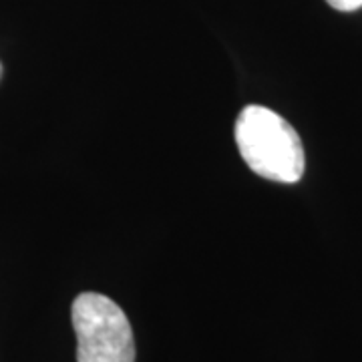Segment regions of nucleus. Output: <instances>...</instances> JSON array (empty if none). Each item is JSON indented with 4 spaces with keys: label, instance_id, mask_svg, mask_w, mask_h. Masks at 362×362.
<instances>
[{
    "label": "nucleus",
    "instance_id": "f257e3e1",
    "mask_svg": "<svg viewBox=\"0 0 362 362\" xmlns=\"http://www.w3.org/2000/svg\"><path fill=\"white\" fill-rule=\"evenodd\" d=\"M235 143L247 168L259 177L278 183L302 180L306 157L300 135L276 111L247 105L235 121Z\"/></svg>",
    "mask_w": 362,
    "mask_h": 362
},
{
    "label": "nucleus",
    "instance_id": "f03ea898",
    "mask_svg": "<svg viewBox=\"0 0 362 362\" xmlns=\"http://www.w3.org/2000/svg\"><path fill=\"white\" fill-rule=\"evenodd\" d=\"M71 320L77 334V362H135V340L127 314L111 298L83 292Z\"/></svg>",
    "mask_w": 362,
    "mask_h": 362
},
{
    "label": "nucleus",
    "instance_id": "7ed1b4c3",
    "mask_svg": "<svg viewBox=\"0 0 362 362\" xmlns=\"http://www.w3.org/2000/svg\"><path fill=\"white\" fill-rule=\"evenodd\" d=\"M326 2L340 13H352L362 8V0H326Z\"/></svg>",
    "mask_w": 362,
    "mask_h": 362
},
{
    "label": "nucleus",
    "instance_id": "20e7f679",
    "mask_svg": "<svg viewBox=\"0 0 362 362\" xmlns=\"http://www.w3.org/2000/svg\"><path fill=\"white\" fill-rule=\"evenodd\" d=\"M0 77H2V65H0Z\"/></svg>",
    "mask_w": 362,
    "mask_h": 362
}]
</instances>
